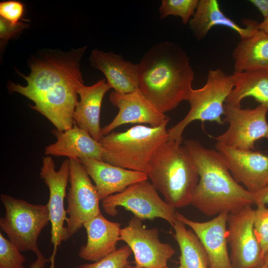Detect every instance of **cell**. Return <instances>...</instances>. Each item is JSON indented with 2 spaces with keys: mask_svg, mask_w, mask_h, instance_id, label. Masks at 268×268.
Listing matches in <instances>:
<instances>
[{
  "mask_svg": "<svg viewBox=\"0 0 268 268\" xmlns=\"http://www.w3.org/2000/svg\"><path fill=\"white\" fill-rule=\"evenodd\" d=\"M86 49L83 47L33 59L29 74L20 73L27 85L10 81L7 85L9 91L32 101L34 105L30 107L47 118L58 131L70 129L74 126L78 89L84 84L80 62Z\"/></svg>",
  "mask_w": 268,
  "mask_h": 268,
  "instance_id": "obj_1",
  "label": "cell"
},
{
  "mask_svg": "<svg viewBox=\"0 0 268 268\" xmlns=\"http://www.w3.org/2000/svg\"><path fill=\"white\" fill-rule=\"evenodd\" d=\"M137 67L138 90L161 112L188 100L195 72L189 57L177 43L165 41L154 45Z\"/></svg>",
  "mask_w": 268,
  "mask_h": 268,
  "instance_id": "obj_2",
  "label": "cell"
},
{
  "mask_svg": "<svg viewBox=\"0 0 268 268\" xmlns=\"http://www.w3.org/2000/svg\"><path fill=\"white\" fill-rule=\"evenodd\" d=\"M199 176L191 204L207 216L232 213L255 204L254 195L238 183L222 155L198 140H184Z\"/></svg>",
  "mask_w": 268,
  "mask_h": 268,
  "instance_id": "obj_3",
  "label": "cell"
},
{
  "mask_svg": "<svg viewBox=\"0 0 268 268\" xmlns=\"http://www.w3.org/2000/svg\"><path fill=\"white\" fill-rule=\"evenodd\" d=\"M146 174L168 204L175 208L191 204L199 176L181 142L166 141L152 157Z\"/></svg>",
  "mask_w": 268,
  "mask_h": 268,
  "instance_id": "obj_4",
  "label": "cell"
},
{
  "mask_svg": "<svg viewBox=\"0 0 268 268\" xmlns=\"http://www.w3.org/2000/svg\"><path fill=\"white\" fill-rule=\"evenodd\" d=\"M166 122L157 127L138 125L123 132H112L99 141L103 160L111 165L147 174L158 149L168 140Z\"/></svg>",
  "mask_w": 268,
  "mask_h": 268,
  "instance_id": "obj_5",
  "label": "cell"
},
{
  "mask_svg": "<svg viewBox=\"0 0 268 268\" xmlns=\"http://www.w3.org/2000/svg\"><path fill=\"white\" fill-rule=\"evenodd\" d=\"M233 87L232 74L225 73L220 68L209 69L205 84L200 88L191 90L187 100L190 110L182 120L168 130V140L182 142L185 128L196 120L223 125L224 104Z\"/></svg>",
  "mask_w": 268,
  "mask_h": 268,
  "instance_id": "obj_6",
  "label": "cell"
},
{
  "mask_svg": "<svg viewBox=\"0 0 268 268\" xmlns=\"http://www.w3.org/2000/svg\"><path fill=\"white\" fill-rule=\"evenodd\" d=\"M0 198L5 210L4 216L0 219L2 231L20 252L30 251L36 256L40 254L38 237L50 222L47 204H34L6 194H1Z\"/></svg>",
  "mask_w": 268,
  "mask_h": 268,
  "instance_id": "obj_7",
  "label": "cell"
},
{
  "mask_svg": "<svg viewBox=\"0 0 268 268\" xmlns=\"http://www.w3.org/2000/svg\"><path fill=\"white\" fill-rule=\"evenodd\" d=\"M104 211L115 216L117 207L122 206L131 211L136 218L142 219L162 218L173 226L177 220L176 208L159 196L148 179L133 184L123 192L109 196L102 200Z\"/></svg>",
  "mask_w": 268,
  "mask_h": 268,
  "instance_id": "obj_8",
  "label": "cell"
},
{
  "mask_svg": "<svg viewBox=\"0 0 268 268\" xmlns=\"http://www.w3.org/2000/svg\"><path fill=\"white\" fill-rule=\"evenodd\" d=\"M268 109L259 105L255 108L225 103L223 121L229 124L223 134L213 137L216 142L243 150H255V142L268 138Z\"/></svg>",
  "mask_w": 268,
  "mask_h": 268,
  "instance_id": "obj_9",
  "label": "cell"
},
{
  "mask_svg": "<svg viewBox=\"0 0 268 268\" xmlns=\"http://www.w3.org/2000/svg\"><path fill=\"white\" fill-rule=\"evenodd\" d=\"M254 219L251 205L228 214L227 241L232 268H259L266 263L254 232Z\"/></svg>",
  "mask_w": 268,
  "mask_h": 268,
  "instance_id": "obj_10",
  "label": "cell"
},
{
  "mask_svg": "<svg viewBox=\"0 0 268 268\" xmlns=\"http://www.w3.org/2000/svg\"><path fill=\"white\" fill-rule=\"evenodd\" d=\"M69 160L70 187L67 196L66 212L68 216L66 222L67 228L72 235L83 227L85 222L101 212L97 190L87 171L78 159Z\"/></svg>",
  "mask_w": 268,
  "mask_h": 268,
  "instance_id": "obj_11",
  "label": "cell"
},
{
  "mask_svg": "<svg viewBox=\"0 0 268 268\" xmlns=\"http://www.w3.org/2000/svg\"><path fill=\"white\" fill-rule=\"evenodd\" d=\"M40 175L49 190V199L47 205L51 226V240L54 245L53 251L57 252L61 243L71 236L64 224L67 219L64 200L69 180V160H64L57 171L55 162L51 156L44 157Z\"/></svg>",
  "mask_w": 268,
  "mask_h": 268,
  "instance_id": "obj_12",
  "label": "cell"
},
{
  "mask_svg": "<svg viewBox=\"0 0 268 268\" xmlns=\"http://www.w3.org/2000/svg\"><path fill=\"white\" fill-rule=\"evenodd\" d=\"M159 229L146 228L134 216L121 229L120 241H124L134 256L135 264L141 268H164L175 254L168 244L160 242Z\"/></svg>",
  "mask_w": 268,
  "mask_h": 268,
  "instance_id": "obj_13",
  "label": "cell"
},
{
  "mask_svg": "<svg viewBox=\"0 0 268 268\" xmlns=\"http://www.w3.org/2000/svg\"><path fill=\"white\" fill-rule=\"evenodd\" d=\"M215 146L235 180L247 191L256 193L268 185V153L240 150L217 142Z\"/></svg>",
  "mask_w": 268,
  "mask_h": 268,
  "instance_id": "obj_14",
  "label": "cell"
},
{
  "mask_svg": "<svg viewBox=\"0 0 268 268\" xmlns=\"http://www.w3.org/2000/svg\"><path fill=\"white\" fill-rule=\"evenodd\" d=\"M109 100L118 108L119 112L109 124L102 128L103 136L124 124L144 123L151 127H157L170 120L138 89L128 93H120L113 90L109 95Z\"/></svg>",
  "mask_w": 268,
  "mask_h": 268,
  "instance_id": "obj_15",
  "label": "cell"
},
{
  "mask_svg": "<svg viewBox=\"0 0 268 268\" xmlns=\"http://www.w3.org/2000/svg\"><path fill=\"white\" fill-rule=\"evenodd\" d=\"M228 214L222 212L210 220L200 222L176 211V218L191 228L204 247L208 257L209 268H232L227 250Z\"/></svg>",
  "mask_w": 268,
  "mask_h": 268,
  "instance_id": "obj_16",
  "label": "cell"
},
{
  "mask_svg": "<svg viewBox=\"0 0 268 268\" xmlns=\"http://www.w3.org/2000/svg\"><path fill=\"white\" fill-rule=\"evenodd\" d=\"M97 190L99 199L123 192L135 183L148 179L146 173L111 165L91 158L78 159Z\"/></svg>",
  "mask_w": 268,
  "mask_h": 268,
  "instance_id": "obj_17",
  "label": "cell"
},
{
  "mask_svg": "<svg viewBox=\"0 0 268 268\" xmlns=\"http://www.w3.org/2000/svg\"><path fill=\"white\" fill-rule=\"evenodd\" d=\"M52 133L56 140L46 147V155L65 156L69 159L91 158L103 160L104 149L100 142L77 126L62 132L55 129Z\"/></svg>",
  "mask_w": 268,
  "mask_h": 268,
  "instance_id": "obj_18",
  "label": "cell"
},
{
  "mask_svg": "<svg viewBox=\"0 0 268 268\" xmlns=\"http://www.w3.org/2000/svg\"><path fill=\"white\" fill-rule=\"evenodd\" d=\"M91 66L102 72L114 91L128 93L138 88L137 64L126 61L120 55L94 49L90 56Z\"/></svg>",
  "mask_w": 268,
  "mask_h": 268,
  "instance_id": "obj_19",
  "label": "cell"
},
{
  "mask_svg": "<svg viewBox=\"0 0 268 268\" xmlns=\"http://www.w3.org/2000/svg\"><path fill=\"white\" fill-rule=\"evenodd\" d=\"M246 27H242L226 16L221 11L216 0H199L194 15L189 23V28L198 40L203 39L210 29L215 26H222L236 31L240 39L251 36L259 28L257 21L242 19Z\"/></svg>",
  "mask_w": 268,
  "mask_h": 268,
  "instance_id": "obj_20",
  "label": "cell"
},
{
  "mask_svg": "<svg viewBox=\"0 0 268 268\" xmlns=\"http://www.w3.org/2000/svg\"><path fill=\"white\" fill-rule=\"evenodd\" d=\"M87 235L86 244L82 246L79 256L95 262L117 250L120 241L121 224L107 220L99 213L83 224Z\"/></svg>",
  "mask_w": 268,
  "mask_h": 268,
  "instance_id": "obj_21",
  "label": "cell"
},
{
  "mask_svg": "<svg viewBox=\"0 0 268 268\" xmlns=\"http://www.w3.org/2000/svg\"><path fill=\"white\" fill-rule=\"evenodd\" d=\"M112 88L105 79H100L90 86L84 84L78 89L79 100L74 115V125L86 131L96 140L102 137L100 115L105 94Z\"/></svg>",
  "mask_w": 268,
  "mask_h": 268,
  "instance_id": "obj_22",
  "label": "cell"
},
{
  "mask_svg": "<svg viewBox=\"0 0 268 268\" xmlns=\"http://www.w3.org/2000/svg\"><path fill=\"white\" fill-rule=\"evenodd\" d=\"M234 72L268 70V33L258 29L240 39L232 52Z\"/></svg>",
  "mask_w": 268,
  "mask_h": 268,
  "instance_id": "obj_23",
  "label": "cell"
},
{
  "mask_svg": "<svg viewBox=\"0 0 268 268\" xmlns=\"http://www.w3.org/2000/svg\"><path fill=\"white\" fill-rule=\"evenodd\" d=\"M232 77L234 87L226 104L241 106L243 99L252 97L268 110V70L234 71Z\"/></svg>",
  "mask_w": 268,
  "mask_h": 268,
  "instance_id": "obj_24",
  "label": "cell"
},
{
  "mask_svg": "<svg viewBox=\"0 0 268 268\" xmlns=\"http://www.w3.org/2000/svg\"><path fill=\"white\" fill-rule=\"evenodd\" d=\"M181 252L180 266L178 268H209V259L207 253L200 239L186 225L177 219L172 226Z\"/></svg>",
  "mask_w": 268,
  "mask_h": 268,
  "instance_id": "obj_25",
  "label": "cell"
},
{
  "mask_svg": "<svg viewBox=\"0 0 268 268\" xmlns=\"http://www.w3.org/2000/svg\"><path fill=\"white\" fill-rule=\"evenodd\" d=\"M199 2V0H162L159 8L160 19L174 15L180 17L184 24H189Z\"/></svg>",
  "mask_w": 268,
  "mask_h": 268,
  "instance_id": "obj_26",
  "label": "cell"
},
{
  "mask_svg": "<svg viewBox=\"0 0 268 268\" xmlns=\"http://www.w3.org/2000/svg\"><path fill=\"white\" fill-rule=\"evenodd\" d=\"M132 253L128 245H124L97 262L81 264L77 268H125Z\"/></svg>",
  "mask_w": 268,
  "mask_h": 268,
  "instance_id": "obj_27",
  "label": "cell"
},
{
  "mask_svg": "<svg viewBox=\"0 0 268 268\" xmlns=\"http://www.w3.org/2000/svg\"><path fill=\"white\" fill-rule=\"evenodd\" d=\"M25 261L18 249L0 233V268H25Z\"/></svg>",
  "mask_w": 268,
  "mask_h": 268,
  "instance_id": "obj_28",
  "label": "cell"
},
{
  "mask_svg": "<svg viewBox=\"0 0 268 268\" xmlns=\"http://www.w3.org/2000/svg\"><path fill=\"white\" fill-rule=\"evenodd\" d=\"M255 210L254 232L266 258L268 253V207L265 204H257Z\"/></svg>",
  "mask_w": 268,
  "mask_h": 268,
  "instance_id": "obj_29",
  "label": "cell"
},
{
  "mask_svg": "<svg viewBox=\"0 0 268 268\" xmlns=\"http://www.w3.org/2000/svg\"><path fill=\"white\" fill-rule=\"evenodd\" d=\"M24 5L19 1L5 0L0 2V17L13 23L22 21Z\"/></svg>",
  "mask_w": 268,
  "mask_h": 268,
  "instance_id": "obj_30",
  "label": "cell"
},
{
  "mask_svg": "<svg viewBox=\"0 0 268 268\" xmlns=\"http://www.w3.org/2000/svg\"><path fill=\"white\" fill-rule=\"evenodd\" d=\"M28 26V24L22 20L17 23H13L0 17V45L3 46L9 39L14 37Z\"/></svg>",
  "mask_w": 268,
  "mask_h": 268,
  "instance_id": "obj_31",
  "label": "cell"
},
{
  "mask_svg": "<svg viewBox=\"0 0 268 268\" xmlns=\"http://www.w3.org/2000/svg\"><path fill=\"white\" fill-rule=\"evenodd\" d=\"M255 204H268V185L260 191L254 193Z\"/></svg>",
  "mask_w": 268,
  "mask_h": 268,
  "instance_id": "obj_32",
  "label": "cell"
},
{
  "mask_svg": "<svg viewBox=\"0 0 268 268\" xmlns=\"http://www.w3.org/2000/svg\"><path fill=\"white\" fill-rule=\"evenodd\" d=\"M250 2L258 9L264 19L268 16V0H251Z\"/></svg>",
  "mask_w": 268,
  "mask_h": 268,
  "instance_id": "obj_33",
  "label": "cell"
},
{
  "mask_svg": "<svg viewBox=\"0 0 268 268\" xmlns=\"http://www.w3.org/2000/svg\"><path fill=\"white\" fill-rule=\"evenodd\" d=\"M48 261H50V259L45 258L41 253L37 255L36 260L31 264L29 268H45Z\"/></svg>",
  "mask_w": 268,
  "mask_h": 268,
  "instance_id": "obj_34",
  "label": "cell"
},
{
  "mask_svg": "<svg viewBox=\"0 0 268 268\" xmlns=\"http://www.w3.org/2000/svg\"><path fill=\"white\" fill-rule=\"evenodd\" d=\"M259 28L268 33V16L264 19L262 22L259 23Z\"/></svg>",
  "mask_w": 268,
  "mask_h": 268,
  "instance_id": "obj_35",
  "label": "cell"
},
{
  "mask_svg": "<svg viewBox=\"0 0 268 268\" xmlns=\"http://www.w3.org/2000/svg\"><path fill=\"white\" fill-rule=\"evenodd\" d=\"M56 254V252L53 251V253L50 258V268H55V260Z\"/></svg>",
  "mask_w": 268,
  "mask_h": 268,
  "instance_id": "obj_36",
  "label": "cell"
},
{
  "mask_svg": "<svg viewBox=\"0 0 268 268\" xmlns=\"http://www.w3.org/2000/svg\"><path fill=\"white\" fill-rule=\"evenodd\" d=\"M125 268H141L137 266H132L129 263L125 267Z\"/></svg>",
  "mask_w": 268,
  "mask_h": 268,
  "instance_id": "obj_37",
  "label": "cell"
},
{
  "mask_svg": "<svg viewBox=\"0 0 268 268\" xmlns=\"http://www.w3.org/2000/svg\"><path fill=\"white\" fill-rule=\"evenodd\" d=\"M259 268H268V261L266 260L265 264L263 266Z\"/></svg>",
  "mask_w": 268,
  "mask_h": 268,
  "instance_id": "obj_38",
  "label": "cell"
},
{
  "mask_svg": "<svg viewBox=\"0 0 268 268\" xmlns=\"http://www.w3.org/2000/svg\"><path fill=\"white\" fill-rule=\"evenodd\" d=\"M266 260L268 261V253H267V254L266 255Z\"/></svg>",
  "mask_w": 268,
  "mask_h": 268,
  "instance_id": "obj_39",
  "label": "cell"
},
{
  "mask_svg": "<svg viewBox=\"0 0 268 268\" xmlns=\"http://www.w3.org/2000/svg\"><path fill=\"white\" fill-rule=\"evenodd\" d=\"M164 268H168V267H165Z\"/></svg>",
  "mask_w": 268,
  "mask_h": 268,
  "instance_id": "obj_40",
  "label": "cell"
}]
</instances>
